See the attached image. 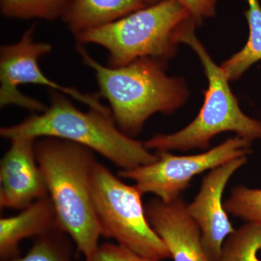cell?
I'll list each match as a JSON object with an SVG mask.
<instances>
[{
    "label": "cell",
    "mask_w": 261,
    "mask_h": 261,
    "mask_svg": "<svg viewBox=\"0 0 261 261\" xmlns=\"http://www.w3.org/2000/svg\"><path fill=\"white\" fill-rule=\"evenodd\" d=\"M76 51L94 70L99 95L107 99L117 126L128 137L138 135L154 113H172L188 96L183 81L168 76L162 61L143 58L112 68L95 61L80 44Z\"/></svg>",
    "instance_id": "cell-2"
},
{
    "label": "cell",
    "mask_w": 261,
    "mask_h": 261,
    "mask_svg": "<svg viewBox=\"0 0 261 261\" xmlns=\"http://www.w3.org/2000/svg\"><path fill=\"white\" fill-rule=\"evenodd\" d=\"M191 18L176 0H161L104 27L75 35L79 44L108 51V66H125L140 58L164 62L176 51L182 29Z\"/></svg>",
    "instance_id": "cell-4"
},
{
    "label": "cell",
    "mask_w": 261,
    "mask_h": 261,
    "mask_svg": "<svg viewBox=\"0 0 261 261\" xmlns=\"http://www.w3.org/2000/svg\"><path fill=\"white\" fill-rule=\"evenodd\" d=\"M37 139L16 137L0 163V206L23 210L48 196L44 175L35 152Z\"/></svg>",
    "instance_id": "cell-10"
},
{
    "label": "cell",
    "mask_w": 261,
    "mask_h": 261,
    "mask_svg": "<svg viewBox=\"0 0 261 261\" xmlns=\"http://www.w3.org/2000/svg\"><path fill=\"white\" fill-rule=\"evenodd\" d=\"M36 238L25 256L5 261H73L70 238L60 228Z\"/></svg>",
    "instance_id": "cell-16"
},
{
    "label": "cell",
    "mask_w": 261,
    "mask_h": 261,
    "mask_svg": "<svg viewBox=\"0 0 261 261\" xmlns=\"http://www.w3.org/2000/svg\"><path fill=\"white\" fill-rule=\"evenodd\" d=\"M247 3L245 15L250 33L246 44L221 65L229 81L238 80L252 65L261 61V6L258 0H247Z\"/></svg>",
    "instance_id": "cell-14"
},
{
    "label": "cell",
    "mask_w": 261,
    "mask_h": 261,
    "mask_svg": "<svg viewBox=\"0 0 261 261\" xmlns=\"http://www.w3.org/2000/svg\"><path fill=\"white\" fill-rule=\"evenodd\" d=\"M56 228H60L56 210L49 196L36 200L18 215L2 218L0 219L2 261L20 257L18 245L24 239L37 238Z\"/></svg>",
    "instance_id": "cell-12"
},
{
    "label": "cell",
    "mask_w": 261,
    "mask_h": 261,
    "mask_svg": "<svg viewBox=\"0 0 261 261\" xmlns=\"http://www.w3.org/2000/svg\"><path fill=\"white\" fill-rule=\"evenodd\" d=\"M147 6L145 0H68L61 19L75 36L104 27Z\"/></svg>",
    "instance_id": "cell-13"
},
{
    "label": "cell",
    "mask_w": 261,
    "mask_h": 261,
    "mask_svg": "<svg viewBox=\"0 0 261 261\" xmlns=\"http://www.w3.org/2000/svg\"><path fill=\"white\" fill-rule=\"evenodd\" d=\"M91 192L101 236L147 258L161 261L171 257L148 222L143 194L135 185L123 183L96 161L91 173Z\"/></svg>",
    "instance_id": "cell-6"
},
{
    "label": "cell",
    "mask_w": 261,
    "mask_h": 261,
    "mask_svg": "<svg viewBox=\"0 0 261 261\" xmlns=\"http://www.w3.org/2000/svg\"><path fill=\"white\" fill-rule=\"evenodd\" d=\"M35 152L58 226L87 260L101 236L91 192L94 152L70 141L41 137L36 140Z\"/></svg>",
    "instance_id": "cell-1"
},
{
    "label": "cell",
    "mask_w": 261,
    "mask_h": 261,
    "mask_svg": "<svg viewBox=\"0 0 261 261\" xmlns=\"http://www.w3.org/2000/svg\"><path fill=\"white\" fill-rule=\"evenodd\" d=\"M261 224L247 222L228 235L219 261H261Z\"/></svg>",
    "instance_id": "cell-15"
},
{
    "label": "cell",
    "mask_w": 261,
    "mask_h": 261,
    "mask_svg": "<svg viewBox=\"0 0 261 261\" xmlns=\"http://www.w3.org/2000/svg\"><path fill=\"white\" fill-rule=\"evenodd\" d=\"M197 25L190 20L180 36L197 53L203 65L208 87L200 113L192 123L181 130L170 135H156L144 142L147 149L169 151L173 149H207L211 139L225 132H233L239 137L252 142L261 140V121L247 116L240 109L226 75L211 59L195 34Z\"/></svg>",
    "instance_id": "cell-5"
},
{
    "label": "cell",
    "mask_w": 261,
    "mask_h": 261,
    "mask_svg": "<svg viewBox=\"0 0 261 261\" xmlns=\"http://www.w3.org/2000/svg\"><path fill=\"white\" fill-rule=\"evenodd\" d=\"M187 206L181 197L169 202L154 197L145 207L146 216L173 261H211L202 245L200 228Z\"/></svg>",
    "instance_id": "cell-11"
},
{
    "label": "cell",
    "mask_w": 261,
    "mask_h": 261,
    "mask_svg": "<svg viewBox=\"0 0 261 261\" xmlns=\"http://www.w3.org/2000/svg\"><path fill=\"white\" fill-rule=\"evenodd\" d=\"M161 0H145L147 5L155 4V3H159Z\"/></svg>",
    "instance_id": "cell-21"
},
{
    "label": "cell",
    "mask_w": 261,
    "mask_h": 261,
    "mask_svg": "<svg viewBox=\"0 0 261 261\" xmlns=\"http://www.w3.org/2000/svg\"><path fill=\"white\" fill-rule=\"evenodd\" d=\"M34 25L30 27L18 42L2 46L0 49V106H15L29 111L42 113L47 107L34 98L22 94L20 84L44 85L51 90L70 96L87 105L91 109L112 114L111 109L99 102L98 94H84L74 88L60 85L42 73L39 65L41 57L51 50L49 43L34 41Z\"/></svg>",
    "instance_id": "cell-8"
},
{
    "label": "cell",
    "mask_w": 261,
    "mask_h": 261,
    "mask_svg": "<svg viewBox=\"0 0 261 261\" xmlns=\"http://www.w3.org/2000/svg\"><path fill=\"white\" fill-rule=\"evenodd\" d=\"M247 160V156L237 158L211 170L194 200L187 204L188 214L200 228L202 245L211 261H219L225 240L234 231L225 210L223 193L233 173Z\"/></svg>",
    "instance_id": "cell-9"
},
{
    "label": "cell",
    "mask_w": 261,
    "mask_h": 261,
    "mask_svg": "<svg viewBox=\"0 0 261 261\" xmlns=\"http://www.w3.org/2000/svg\"><path fill=\"white\" fill-rule=\"evenodd\" d=\"M252 142L237 136L210 150L193 155H175L168 151L157 152V161L118 175L135 182L142 194H153L163 202L179 198L192 178L237 158L248 156Z\"/></svg>",
    "instance_id": "cell-7"
},
{
    "label": "cell",
    "mask_w": 261,
    "mask_h": 261,
    "mask_svg": "<svg viewBox=\"0 0 261 261\" xmlns=\"http://www.w3.org/2000/svg\"><path fill=\"white\" fill-rule=\"evenodd\" d=\"M50 106L39 114L14 126L3 127L0 135L11 140L16 137H54L87 147L97 152L121 170L133 169L157 161L144 142L123 134L112 114L89 108L83 112L75 108L65 94L51 90Z\"/></svg>",
    "instance_id": "cell-3"
},
{
    "label": "cell",
    "mask_w": 261,
    "mask_h": 261,
    "mask_svg": "<svg viewBox=\"0 0 261 261\" xmlns=\"http://www.w3.org/2000/svg\"><path fill=\"white\" fill-rule=\"evenodd\" d=\"M185 8L196 25H200L205 18L214 16L216 0H176Z\"/></svg>",
    "instance_id": "cell-20"
},
{
    "label": "cell",
    "mask_w": 261,
    "mask_h": 261,
    "mask_svg": "<svg viewBox=\"0 0 261 261\" xmlns=\"http://www.w3.org/2000/svg\"><path fill=\"white\" fill-rule=\"evenodd\" d=\"M224 204L227 214L247 222L261 224V189L234 187Z\"/></svg>",
    "instance_id": "cell-18"
},
{
    "label": "cell",
    "mask_w": 261,
    "mask_h": 261,
    "mask_svg": "<svg viewBox=\"0 0 261 261\" xmlns=\"http://www.w3.org/2000/svg\"><path fill=\"white\" fill-rule=\"evenodd\" d=\"M86 261H159L135 253L118 244L103 243Z\"/></svg>",
    "instance_id": "cell-19"
},
{
    "label": "cell",
    "mask_w": 261,
    "mask_h": 261,
    "mask_svg": "<svg viewBox=\"0 0 261 261\" xmlns=\"http://www.w3.org/2000/svg\"><path fill=\"white\" fill-rule=\"evenodd\" d=\"M68 0H0L2 14L9 18L51 20L61 18Z\"/></svg>",
    "instance_id": "cell-17"
}]
</instances>
